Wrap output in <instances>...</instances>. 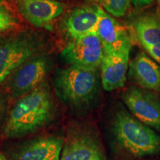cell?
I'll list each match as a JSON object with an SVG mask.
<instances>
[{
  "instance_id": "obj_1",
  "label": "cell",
  "mask_w": 160,
  "mask_h": 160,
  "mask_svg": "<svg viewBox=\"0 0 160 160\" xmlns=\"http://www.w3.org/2000/svg\"><path fill=\"white\" fill-rule=\"evenodd\" d=\"M57 113L53 90L46 80L37 88L15 100L10 108L2 137L14 139L37 133L51 125Z\"/></svg>"
},
{
  "instance_id": "obj_2",
  "label": "cell",
  "mask_w": 160,
  "mask_h": 160,
  "mask_svg": "<svg viewBox=\"0 0 160 160\" xmlns=\"http://www.w3.org/2000/svg\"><path fill=\"white\" fill-rule=\"evenodd\" d=\"M99 69L69 65L53 73L52 85L59 102L73 114L82 116L93 108L99 99Z\"/></svg>"
},
{
  "instance_id": "obj_3",
  "label": "cell",
  "mask_w": 160,
  "mask_h": 160,
  "mask_svg": "<svg viewBox=\"0 0 160 160\" xmlns=\"http://www.w3.org/2000/svg\"><path fill=\"white\" fill-rule=\"evenodd\" d=\"M111 131L120 149L135 157L160 153V136L124 109L115 112Z\"/></svg>"
},
{
  "instance_id": "obj_4",
  "label": "cell",
  "mask_w": 160,
  "mask_h": 160,
  "mask_svg": "<svg viewBox=\"0 0 160 160\" xmlns=\"http://www.w3.org/2000/svg\"><path fill=\"white\" fill-rule=\"evenodd\" d=\"M47 39L31 29L0 33V87L11 73L35 56L45 53Z\"/></svg>"
},
{
  "instance_id": "obj_5",
  "label": "cell",
  "mask_w": 160,
  "mask_h": 160,
  "mask_svg": "<svg viewBox=\"0 0 160 160\" xmlns=\"http://www.w3.org/2000/svg\"><path fill=\"white\" fill-rule=\"evenodd\" d=\"M54 67L51 55L43 53L22 64L10 74L2 84L12 100H16L37 88L46 81Z\"/></svg>"
},
{
  "instance_id": "obj_6",
  "label": "cell",
  "mask_w": 160,
  "mask_h": 160,
  "mask_svg": "<svg viewBox=\"0 0 160 160\" xmlns=\"http://www.w3.org/2000/svg\"><path fill=\"white\" fill-rule=\"evenodd\" d=\"M60 160H106L95 130L86 124H72L67 130Z\"/></svg>"
},
{
  "instance_id": "obj_7",
  "label": "cell",
  "mask_w": 160,
  "mask_h": 160,
  "mask_svg": "<svg viewBox=\"0 0 160 160\" xmlns=\"http://www.w3.org/2000/svg\"><path fill=\"white\" fill-rule=\"evenodd\" d=\"M104 55L102 43L95 31L70 41L61 53L69 65L97 69L100 68Z\"/></svg>"
},
{
  "instance_id": "obj_8",
  "label": "cell",
  "mask_w": 160,
  "mask_h": 160,
  "mask_svg": "<svg viewBox=\"0 0 160 160\" xmlns=\"http://www.w3.org/2000/svg\"><path fill=\"white\" fill-rule=\"evenodd\" d=\"M122 99L138 120L160 131V99L157 95L145 89L131 87L124 92Z\"/></svg>"
},
{
  "instance_id": "obj_9",
  "label": "cell",
  "mask_w": 160,
  "mask_h": 160,
  "mask_svg": "<svg viewBox=\"0 0 160 160\" xmlns=\"http://www.w3.org/2000/svg\"><path fill=\"white\" fill-rule=\"evenodd\" d=\"M65 137L45 135L31 138L13 150L8 160H60Z\"/></svg>"
},
{
  "instance_id": "obj_10",
  "label": "cell",
  "mask_w": 160,
  "mask_h": 160,
  "mask_svg": "<svg viewBox=\"0 0 160 160\" xmlns=\"http://www.w3.org/2000/svg\"><path fill=\"white\" fill-rule=\"evenodd\" d=\"M102 11L98 5L77 6L65 15L60 22V30L70 41L95 31Z\"/></svg>"
},
{
  "instance_id": "obj_11",
  "label": "cell",
  "mask_w": 160,
  "mask_h": 160,
  "mask_svg": "<svg viewBox=\"0 0 160 160\" xmlns=\"http://www.w3.org/2000/svg\"><path fill=\"white\" fill-rule=\"evenodd\" d=\"M19 16L31 25L47 27L63 13L65 5L58 0H12Z\"/></svg>"
},
{
  "instance_id": "obj_12",
  "label": "cell",
  "mask_w": 160,
  "mask_h": 160,
  "mask_svg": "<svg viewBox=\"0 0 160 160\" xmlns=\"http://www.w3.org/2000/svg\"><path fill=\"white\" fill-rule=\"evenodd\" d=\"M104 48L105 53L131 51V35L114 18L103 10L95 29Z\"/></svg>"
},
{
  "instance_id": "obj_13",
  "label": "cell",
  "mask_w": 160,
  "mask_h": 160,
  "mask_svg": "<svg viewBox=\"0 0 160 160\" xmlns=\"http://www.w3.org/2000/svg\"><path fill=\"white\" fill-rule=\"evenodd\" d=\"M129 56V52L105 53L100 65V76L105 91H114L125 85Z\"/></svg>"
},
{
  "instance_id": "obj_14",
  "label": "cell",
  "mask_w": 160,
  "mask_h": 160,
  "mask_svg": "<svg viewBox=\"0 0 160 160\" xmlns=\"http://www.w3.org/2000/svg\"><path fill=\"white\" fill-rule=\"evenodd\" d=\"M128 75L142 88L160 92V66L145 52H139L129 63Z\"/></svg>"
},
{
  "instance_id": "obj_15",
  "label": "cell",
  "mask_w": 160,
  "mask_h": 160,
  "mask_svg": "<svg viewBox=\"0 0 160 160\" xmlns=\"http://www.w3.org/2000/svg\"><path fill=\"white\" fill-rule=\"evenodd\" d=\"M135 37L144 48L160 43V12L149 10L137 15L133 22Z\"/></svg>"
},
{
  "instance_id": "obj_16",
  "label": "cell",
  "mask_w": 160,
  "mask_h": 160,
  "mask_svg": "<svg viewBox=\"0 0 160 160\" xmlns=\"http://www.w3.org/2000/svg\"><path fill=\"white\" fill-rule=\"evenodd\" d=\"M103 7L115 17H124L131 5V0H102Z\"/></svg>"
},
{
  "instance_id": "obj_17",
  "label": "cell",
  "mask_w": 160,
  "mask_h": 160,
  "mask_svg": "<svg viewBox=\"0 0 160 160\" xmlns=\"http://www.w3.org/2000/svg\"><path fill=\"white\" fill-rule=\"evenodd\" d=\"M11 97L8 92L0 87V136L2 134L5 124L7 122L8 117L11 108Z\"/></svg>"
},
{
  "instance_id": "obj_18",
  "label": "cell",
  "mask_w": 160,
  "mask_h": 160,
  "mask_svg": "<svg viewBox=\"0 0 160 160\" xmlns=\"http://www.w3.org/2000/svg\"><path fill=\"white\" fill-rule=\"evenodd\" d=\"M19 21L5 6L0 5V33L17 29Z\"/></svg>"
},
{
  "instance_id": "obj_19",
  "label": "cell",
  "mask_w": 160,
  "mask_h": 160,
  "mask_svg": "<svg viewBox=\"0 0 160 160\" xmlns=\"http://www.w3.org/2000/svg\"><path fill=\"white\" fill-rule=\"evenodd\" d=\"M145 50L148 52L150 57H151L152 59H154L155 62L160 65V43L145 48Z\"/></svg>"
},
{
  "instance_id": "obj_20",
  "label": "cell",
  "mask_w": 160,
  "mask_h": 160,
  "mask_svg": "<svg viewBox=\"0 0 160 160\" xmlns=\"http://www.w3.org/2000/svg\"><path fill=\"white\" fill-rule=\"evenodd\" d=\"M154 0H131V2L136 8L142 9L149 7L153 4Z\"/></svg>"
},
{
  "instance_id": "obj_21",
  "label": "cell",
  "mask_w": 160,
  "mask_h": 160,
  "mask_svg": "<svg viewBox=\"0 0 160 160\" xmlns=\"http://www.w3.org/2000/svg\"><path fill=\"white\" fill-rule=\"evenodd\" d=\"M0 160H8V158L6 157L5 155L2 154V153L0 152Z\"/></svg>"
},
{
  "instance_id": "obj_22",
  "label": "cell",
  "mask_w": 160,
  "mask_h": 160,
  "mask_svg": "<svg viewBox=\"0 0 160 160\" xmlns=\"http://www.w3.org/2000/svg\"><path fill=\"white\" fill-rule=\"evenodd\" d=\"M158 5H159V11L160 12V0H158Z\"/></svg>"
},
{
  "instance_id": "obj_23",
  "label": "cell",
  "mask_w": 160,
  "mask_h": 160,
  "mask_svg": "<svg viewBox=\"0 0 160 160\" xmlns=\"http://www.w3.org/2000/svg\"><path fill=\"white\" fill-rule=\"evenodd\" d=\"M58 1H59V0H58Z\"/></svg>"
}]
</instances>
